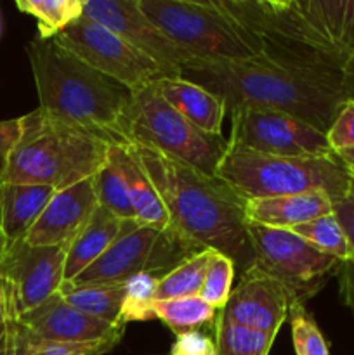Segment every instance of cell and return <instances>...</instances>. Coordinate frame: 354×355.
Here are the masks:
<instances>
[{"label": "cell", "mask_w": 354, "mask_h": 355, "mask_svg": "<svg viewBox=\"0 0 354 355\" xmlns=\"http://www.w3.org/2000/svg\"><path fill=\"white\" fill-rule=\"evenodd\" d=\"M262 44L264 58L346 83L354 68V0H217Z\"/></svg>", "instance_id": "obj_1"}, {"label": "cell", "mask_w": 354, "mask_h": 355, "mask_svg": "<svg viewBox=\"0 0 354 355\" xmlns=\"http://www.w3.org/2000/svg\"><path fill=\"white\" fill-rule=\"evenodd\" d=\"M128 146L155 184L170 224L180 236L198 248L228 255L242 272L253 267L255 255L248 236L245 198L221 177L169 158L148 146L135 142Z\"/></svg>", "instance_id": "obj_2"}, {"label": "cell", "mask_w": 354, "mask_h": 355, "mask_svg": "<svg viewBox=\"0 0 354 355\" xmlns=\"http://www.w3.org/2000/svg\"><path fill=\"white\" fill-rule=\"evenodd\" d=\"M180 78L215 94L228 114L239 107L281 111L325 134L351 99L346 83L290 69L264 55L245 61L191 59L180 68Z\"/></svg>", "instance_id": "obj_3"}, {"label": "cell", "mask_w": 354, "mask_h": 355, "mask_svg": "<svg viewBox=\"0 0 354 355\" xmlns=\"http://www.w3.org/2000/svg\"><path fill=\"white\" fill-rule=\"evenodd\" d=\"M28 61L45 113L101 135L113 146H128L132 90L83 62L54 38L26 45Z\"/></svg>", "instance_id": "obj_4"}, {"label": "cell", "mask_w": 354, "mask_h": 355, "mask_svg": "<svg viewBox=\"0 0 354 355\" xmlns=\"http://www.w3.org/2000/svg\"><path fill=\"white\" fill-rule=\"evenodd\" d=\"M111 142L37 107L21 116V134L0 163V182L66 189L92 179L110 159Z\"/></svg>", "instance_id": "obj_5"}, {"label": "cell", "mask_w": 354, "mask_h": 355, "mask_svg": "<svg viewBox=\"0 0 354 355\" xmlns=\"http://www.w3.org/2000/svg\"><path fill=\"white\" fill-rule=\"evenodd\" d=\"M217 177L245 200L325 193L335 203L349 193L354 184V177L335 153L287 158L229 144L217 166Z\"/></svg>", "instance_id": "obj_6"}, {"label": "cell", "mask_w": 354, "mask_h": 355, "mask_svg": "<svg viewBox=\"0 0 354 355\" xmlns=\"http://www.w3.org/2000/svg\"><path fill=\"white\" fill-rule=\"evenodd\" d=\"M139 9L193 59L245 61L262 55L259 38L217 0H135Z\"/></svg>", "instance_id": "obj_7"}, {"label": "cell", "mask_w": 354, "mask_h": 355, "mask_svg": "<svg viewBox=\"0 0 354 355\" xmlns=\"http://www.w3.org/2000/svg\"><path fill=\"white\" fill-rule=\"evenodd\" d=\"M128 142L148 146L169 158L217 175L228 151V139L205 134L180 116L156 89L155 82L132 92Z\"/></svg>", "instance_id": "obj_8"}, {"label": "cell", "mask_w": 354, "mask_h": 355, "mask_svg": "<svg viewBox=\"0 0 354 355\" xmlns=\"http://www.w3.org/2000/svg\"><path fill=\"white\" fill-rule=\"evenodd\" d=\"M198 252L201 248L187 241L174 227L156 229L130 220L124 234L97 262L65 284L87 286L125 283L137 274L163 277Z\"/></svg>", "instance_id": "obj_9"}, {"label": "cell", "mask_w": 354, "mask_h": 355, "mask_svg": "<svg viewBox=\"0 0 354 355\" xmlns=\"http://www.w3.org/2000/svg\"><path fill=\"white\" fill-rule=\"evenodd\" d=\"M248 236L255 255L253 266L283 283L294 304H304L311 298L342 263L288 229L248 222Z\"/></svg>", "instance_id": "obj_10"}, {"label": "cell", "mask_w": 354, "mask_h": 355, "mask_svg": "<svg viewBox=\"0 0 354 355\" xmlns=\"http://www.w3.org/2000/svg\"><path fill=\"white\" fill-rule=\"evenodd\" d=\"M54 40L83 62L117 80L132 92L148 83L170 78L165 69L153 59L127 44L110 28L83 14Z\"/></svg>", "instance_id": "obj_11"}, {"label": "cell", "mask_w": 354, "mask_h": 355, "mask_svg": "<svg viewBox=\"0 0 354 355\" xmlns=\"http://www.w3.org/2000/svg\"><path fill=\"white\" fill-rule=\"evenodd\" d=\"M228 144L271 156L305 158L332 155L325 132L281 113L260 107H239L229 113Z\"/></svg>", "instance_id": "obj_12"}, {"label": "cell", "mask_w": 354, "mask_h": 355, "mask_svg": "<svg viewBox=\"0 0 354 355\" xmlns=\"http://www.w3.org/2000/svg\"><path fill=\"white\" fill-rule=\"evenodd\" d=\"M68 246H31L26 241L10 246L0 259V284L12 321L61 291Z\"/></svg>", "instance_id": "obj_13"}, {"label": "cell", "mask_w": 354, "mask_h": 355, "mask_svg": "<svg viewBox=\"0 0 354 355\" xmlns=\"http://www.w3.org/2000/svg\"><path fill=\"white\" fill-rule=\"evenodd\" d=\"M83 16L115 31L162 66L170 78H180V68L193 59L139 9L135 0H83Z\"/></svg>", "instance_id": "obj_14"}, {"label": "cell", "mask_w": 354, "mask_h": 355, "mask_svg": "<svg viewBox=\"0 0 354 355\" xmlns=\"http://www.w3.org/2000/svg\"><path fill=\"white\" fill-rule=\"evenodd\" d=\"M292 304L294 298L285 284L253 266L242 272V279L233 288L221 315L235 324L278 335L288 319Z\"/></svg>", "instance_id": "obj_15"}, {"label": "cell", "mask_w": 354, "mask_h": 355, "mask_svg": "<svg viewBox=\"0 0 354 355\" xmlns=\"http://www.w3.org/2000/svg\"><path fill=\"white\" fill-rule=\"evenodd\" d=\"M17 322L23 326L30 342L54 343H96L104 340L121 342L127 328L125 324H111L76 311L61 293L52 295Z\"/></svg>", "instance_id": "obj_16"}, {"label": "cell", "mask_w": 354, "mask_h": 355, "mask_svg": "<svg viewBox=\"0 0 354 355\" xmlns=\"http://www.w3.org/2000/svg\"><path fill=\"white\" fill-rule=\"evenodd\" d=\"M99 207L92 179L56 191L24 241L31 246H68Z\"/></svg>", "instance_id": "obj_17"}, {"label": "cell", "mask_w": 354, "mask_h": 355, "mask_svg": "<svg viewBox=\"0 0 354 355\" xmlns=\"http://www.w3.org/2000/svg\"><path fill=\"white\" fill-rule=\"evenodd\" d=\"M54 193L49 186L0 182V259L10 246L26 239Z\"/></svg>", "instance_id": "obj_18"}, {"label": "cell", "mask_w": 354, "mask_h": 355, "mask_svg": "<svg viewBox=\"0 0 354 355\" xmlns=\"http://www.w3.org/2000/svg\"><path fill=\"white\" fill-rule=\"evenodd\" d=\"M246 220L273 229H294L333 214V201L325 193L294 194L280 198L246 200Z\"/></svg>", "instance_id": "obj_19"}, {"label": "cell", "mask_w": 354, "mask_h": 355, "mask_svg": "<svg viewBox=\"0 0 354 355\" xmlns=\"http://www.w3.org/2000/svg\"><path fill=\"white\" fill-rule=\"evenodd\" d=\"M163 99L187 121L205 134L222 137L226 106L215 94L184 78H162L155 82Z\"/></svg>", "instance_id": "obj_20"}, {"label": "cell", "mask_w": 354, "mask_h": 355, "mask_svg": "<svg viewBox=\"0 0 354 355\" xmlns=\"http://www.w3.org/2000/svg\"><path fill=\"white\" fill-rule=\"evenodd\" d=\"M110 159L124 177L137 224L156 229L172 227L170 215L163 205L162 198H160L158 191H156L155 184L151 182L146 170L135 158L130 146H111Z\"/></svg>", "instance_id": "obj_21"}, {"label": "cell", "mask_w": 354, "mask_h": 355, "mask_svg": "<svg viewBox=\"0 0 354 355\" xmlns=\"http://www.w3.org/2000/svg\"><path fill=\"white\" fill-rule=\"evenodd\" d=\"M130 220H121L106 208L97 207L89 224L80 231L66 250L65 283L75 279L80 272L92 266L106 253V250L124 234ZM62 283V284H65Z\"/></svg>", "instance_id": "obj_22"}, {"label": "cell", "mask_w": 354, "mask_h": 355, "mask_svg": "<svg viewBox=\"0 0 354 355\" xmlns=\"http://www.w3.org/2000/svg\"><path fill=\"white\" fill-rule=\"evenodd\" d=\"M66 302L76 311L111 322V324H124L120 321L121 304H124L125 284H87V286H71L62 284L61 291Z\"/></svg>", "instance_id": "obj_23"}, {"label": "cell", "mask_w": 354, "mask_h": 355, "mask_svg": "<svg viewBox=\"0 0 354 355\" xmlns=\"http://www.w3.org/2000/svg\"><path fill=\"white\" fill-rule=\"evenodd\" d=\"M16 7L37 19L38 38L44 40L61 35L83 14V0H17Z\"/></svg>", "instance_id": "obj_24"}, {"label": "cell", "mask_w": 354, "mask_h": 355, "mask_svg": "<svg viewBox=\"0 0 354 355\" xmlns=\"http://www.w3.org/2000/svg\"><path fill=\"white\" fill-rule=\"evenodd\" d=\"M155 315L177 336L183 333L196 331L201 326L215 322L217 311L200 297H186L174 298V300H156Z\"/></svg>", "instance_id": "obj_25"}, {"label": "cell", "mask_w": 354, "mask_h": 355, "mask_svg": "<svg viewBox=\"0 0 354 355\" xmlns=\"http://www.w3.org/2000/svg\"><path fill=\"white\" fill-rule=\"evenodd\" d=\"M276 335L257 331L228 321L219 312L215 319L217 355H269Z\"/></svg>", "instance_id": "obj_26"}, {"label": "cell", "mask_w": 354, "mask_h": 355, "mask_svg": "<svg viewBox=\"0 0 354 355\" xmlns=\"http://www.w3.org/2000/svg\"><path fill=\"white\" fill-rule=\"evenodd\" d=\"M290 231L301 236L307 243H311L319 252L326 253V255L333 257L340 262L354 260L353 245H351L349 238H347L346 231L340 225L335 214L325 215V217H319L316 220L307 222V224L297 225Z\"/></svg>", "instance_id": "obj_27"}, {"label": "cell", "mask_w": 354, "mask_h": 355, "mask_svg": "<svg viewBox=\"0 0 354 355\" xmlns=\"http://www.w3.org/2000/svg\"><path fill=\"white\" fill-rule=\"evenodd\" d=\"M210 253L212 250H201L165 274L158 283V300L198 297L203 286Z\"/></svg>", "instance_id": "obj_28"}, {"label": "cell", "mask_w": 354, "mask_h": 355, "mask_svg": "<svg viewBox=\"0 0 354 355\" xmlns=\"http://www.w3.org/2000/svg\"><path fill=\"white\" fill-rule=\"evenodd\" d=\"M162 277L155 274H137L125 281V295L121 304L120 321L125 326L128 322L153 321L155 304L158 300V283Z\"/></svg>", "instance_id": "obj_29"}, {"label": "cell", "mask_w": 354, "mask_h": 355, "mask_svg": "<svg viewBox=\"0 0 354 355\" xmlns=\"http://www.w3.org/2000/svg\"><path fill=\"white\" fill-rule=\"evenodd\" d=\"M94 184H96L99 207L106 208L121 220L137 222L124 177L111 159H108L106 165L94 177Z\"/></svg>", "instance_id": "obj_30"}, {"label": "cell", "mask_w": 354, "mask_h": 355, "mask_svg": "<svg viewBox=\"0 0 354 355\" xmlns=\"http://www.w3.org/2000/svg\"><path fill=\"white\" fill-rule=\"evenodd\" d=\"M236 266L228 255L212 250L208 260L207 272H205L203 286L198 297L207 302L215 311H224L229 297L233 293V281H235Z\"/></svg>", "instance_id": "obj_31"}, {"label": "cell", "mask_w": 354, "mask_h": 355, "mask_svg": "<svg viewBox=\"0 0 354 355\" xmlns=\"http://www.w3.org/2000/svg\"><path fill=\"white\" fill-rule=\"evenodd\" d=\"M292 338L297 355H330L328 343L319 331L314 318L305 311L304 304H292L288 312Z\"/></svg>", "instance_id": "obj_32"}, {"label": "cell", "mask_w": 354, "mask_h": 355, "mask_svg": "<svg viewBox=\"0 0 354 355\" xmlns=\"http://www.w3.org/2000/svg\"><path fill=\"white\" fill-rule=\"evenodd\" d=\"M120 340H104L96 343H54L28 342L24 355H104L115 349Z\"/></svg>", "instance_id": "obj_33"}, {"label": "cell", "mask_w": 354, "mask_h": 355, "mask_svg": "<svg viewBox=\"0 0 354 355\" xmlns=\"http://www.w3.org/2000/svg\"><path fill=\"white\" fill-rule=\"evenodd\" d=\"M326 141L333 153L354 148V99L342 104L332 127L326 132Z\"/></svg>", "instance_id": "obj_34"}, {"label": "cell", "mask_w": 354, "mask_h": 355, "mask_svg": "<svg viewBox=\"0 0 354 355\" xmlns=\"http://www.w3.org/2000/svg\"><path fill=\"white\" fill-rule=\"evenodd\" d=\"M170 355H217L215 340L201 333L200 329L176 336Z\"/></svg>", "instance_id": "obj_35"}, {"label": "cell", "mask_w": 354, "mask_h": 355, "mask_svg": "<svg viewBox=\"0 0 354 355\" xmlns=\"http://www.w3.org/2000/svg\"><path fill=\"white\" fill-rule=\"evenodd\" d=\"M28 336L17 321L0 322V355H24Z\"/></svg>", "instance_id": "obj_36"}, {"label": "cell", "mask_w": 354, "mask_h": 355, "mask_svg": "<svg viewBox=\"0 0 354 355\" xmlns=\"http://www.w3.org/2000/svg\"><path fill=\"white\" fill-rule=\"evenodd\" d=\"M333 214L339 218L340 225L344 227V231H346L347 238H349L351 245L354 248V184L342 200L333 203Z\"/></svg>", "instance_id": "obj_37"}, {"label": "cell", "mask_w": 354, "mask_h": 355, "mask_svg": "<svg viewBox=\"0 0 354 355\" xmlns=\"http://www.w3.org/2000/svg\"><path fill=\"white\" fill-rule=\"evenodd\" d=\"M337 276H339L340 297L344 304L354 312V260L340 263Z\"/></svg>", "instance_id": "obj_38"}, {"label": "cell", "mask_w": 354, "mask_h": 355, "mask_svg": "<svg viewBox=\"0 0 354 355\" xmlns=\"http://www.w3.org/2000/svg\"><path fill=\"white\" fill-rule=\"evenodd\" d=\"M21 134V118L0 121V163L3 162L7 153L10 151Z\"/></svg>", "instance_id": "obj_39"}, {"label": "cell", "mask_w": 354, "mask_h": 355, "mask_svg": "<svg viewBox=\"0 0 354 355\" xmlns=\"http://www.w3.org/2000/svg\"><path fill=\"white\" fill-rule=\"evenodd\" d=\"M335 155L339 156L340 159H342V163H344V165H346V168L349 170L351 175L354 177V148L344 149V151L335 153Z\"/></svg>", "instance_id": "obj_40"}, {"label": "cell", "mask_w": 354, "mask_h": 355, "mask_svg": "<svg viewBox=\"0 0 354 355\" xmlns=\"http://www.w3.org/2000/svg\"><path fill=\"white\" fill-rule=\"evenodd\" d=\"M9 321H12V318H10L6 293H3V288L2 284H0V322H9Z\"/></svg>", "instance_id": "obj_41"}, {"label": "cell", "mask_w": 354, "mask_h": 355, "mask_svg": "<svg viewBox=\"0 0 354 355\" xmlns=\"http://www.w3.org/2000/svg\"><path fill=\"white\" fill-rule=\"evenodd\" d=\"M347 92L351 99H354V68L347 73Z\"/></svg>", "instance_id": "obj_42"}, {"label": "cell", "mask_w": 354, "mask_h": 355, "mask_svg": "<svg viewBox=\"0 0 354 355\" xmlns=\"http://www.w3.org/2000/svg\"><path fill=\"white\" fill-rule=\"evenodd\" d=\"M0 253H2V238H0Z\"/></svg>", "instance_id": "obj_43"}]
</instances>
